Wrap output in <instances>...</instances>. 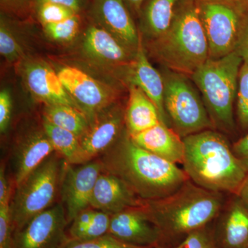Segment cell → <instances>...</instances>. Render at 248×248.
Instances as JSON below:
<instances>
[{
    "mask_svg": "<svg viewBox=\"0 0 248 248\" xmlns=\"http://www.w3.org/2000/svg\"><path fill=\"white\" fill-rule=\"evenodd\" d=\"M98 159L103 170L120 178L143 201L172 195L189 179L177 164L135 144L126 130Z\"/></svg>",
    "mask_w": 248,
    "mask_h": 248,
    "instance_id": "6da1fadb",
    "label": "cell"
},
{
    "mask_svg": "<svg viewBox=\"0 0 248 248\" xmlns=\"http://www.w3.org/2000/svg\"><path fill=\"white\" fill-rule=\"evenodd\" d=\"M183 140L182 165L191 182L205 190L236 195L248 172L223 135L210 129Z\"/></svg>",
    "mask_w": 248,
    "mask_h": 248,
    "instance_id": "7a4b0ae2",
    "label": "cell"
},
{
    "mask_svg": "<svg viewBox=\"0 0 248 248\" xmlns=\"http://www.w3.org/2000/svg\"><path fill=\"white\" fill-rule=\"evenodd\" d=\"M221 205V193L205 190L188 179L172 195L161 200H142L141 208L159 229L162 244L182 241L192 232L208 226Z\"/></svg>",
    "mask_w": 248,
    "mask_h": 248,
    "instance_id": "3957f363",
    "label": "cell"
},
{
    "mask_svg": "<svg viewBox=\"0 0 248 248\" xmlns=\"http://www.w3.org/2000/svg\"><path fill=\"white\" fill-rule=\"evenodd\" d=\"M147 43L150 53L165 68L192 76L209 59L198 4L191 0L179 1L169 29Z\"/></svg>",
    "mask_w": 248,
    "mask_h": 248,
    "instance_id": "277c9868",
    "label": "cell"
},
{
    "mask_svg": "<svg viewBox=\"0 0 248 248\" xmlns=\"http://www.w3.org/2000/svg\"><path fill=\"white\" fill-rule=\"evenodd\" d=\"M242 63V58L234 50L222 58H209L190 76L202 93L214 126L223 131L234 129L233 106Z\"/></svg>",
    "mask_w": 248,
    "mask_h": 248,
    "instance_id": "5b68a950",
    "label": "cell"
},
{
    "mask_svg": "<svg viewBox=\"0 0 248 248\" xmlns=\"http://www.w3.org/2000/svg\"><path fill=\"white\" fill-rule=\"evenodd\" d=\"M67 164L53 153L16 187L11 202L14 234L51 207Z\"/></svg>",
    "mask_w": 248,
    "mask_h": 248,
    "instance_id": "8992f818",
    "label": "cell"
},
{
    "mask_svg": "<svg viewBox=\"0 0 248 248\" xmlns=\"http://www.w3.org/2000/svg\"><path fill=\"white\" fill-rule=\"evenodd\" d=\"M164 104L173 130L184 138L213 128V122L187 76L165 68Z\"/></svg>",
    "mask_w": 248,
    "mask_h": 248,
    "instance_id": "52a82bcc",
    "label": "cell"
},
{
    "mask_svg": "<svg viewBox=\"0 0 248 248\" xmlns=\"http://www.w3.org/2000/svg\"><path fill=\"white\" fill-rule=\"evenodd\" d=\"M201 20L209 46V58L218 59L236 50L244 15L230 2L201 1Z\"/></svg>",
    "mask_w": 248,
    "mask_h": 248,
    "instance_id": "ba28073f",
    "label": "cell"
},
{
    "mask_svg": "<svg viewBox=\"0 0 248 248\" xmlns=\"http://www.w3.org/2000/svg\"><path fill=\"white\" fill-rule=\"evenodd\" d=\"M68 223L65 208L57 204L15 232L11 248H62L69 239L66 232Z\"/></svg>",
    "mask_w": 248,
    "mask_h": 248,
    "instance_id": "9c48e42d",
    "label": "cell"
},
{
    "mask_svg": "<svg viewBox=\"0 0 248 248\" xmlns=\"http://www.w3.org/2000/svg\"><path fill=\"white\" fill-rule=\"evenodd\" d=\"M58 73L67 92L90 121L100 111L115 104V90L86 72L67 66L60 68Z\"/></svg>",
    "mask_w": 248,
    "mask_h": 248,
    "instance_id": "30bf717a",
    "label": "cell"
},
{
    "mask_svg": "<svg viewBox=\"0 0 248 248\" xmlns=\"http://www.w3.org/2000/svg\"><path fill=\"white\" fill-rule=\"evenodd\" d=\"M89 16L91 22L108 32L130 51H138L141 37L123 0H93Z\"/></svg>",
    "mask_w": 248,
    "mask_h": 248,
    "instance_id": "8fae6325",
    "label": "cell"
},
{
    "mask_svg": "<svg viewBox=\"0 0 248 248\" xmlns=\"http://www.w3.org/2000/svg\"><path fill=\"white\" fill-rule=\"evenodd\" d=\"M102 170V163L98 159L76 168L67 164L62 181V197L68 223L89 208L94 186Z\"/></svg>",
    "mask_w": 248,
    "mask_h": 248,
    "instance_id": "7c38bea8",
    "label": "cell"
},
{
    "mask_svg": "<svg viewBox=\"0 0 248 248\" xmlns=\"http://www.w3.org/2000/svg\"><path fill=\"white\" fill-rule=\"evenodd\" d=\"M24 84L31 95L45 105L66 104L79 108L67 92L58 76L46 62L40 60H26L20 65Z\"/></svg>",
    "mask_w": 248,
    "mask_h": 248,
    "instance_id": "4fadbf2b",
    "label": "cell"
},
{
    "mask_svg": "<svg viewBox=\"0 0 248 248\" xmlns=\"http://www.w3.org/2000/svg\"><path fill=\"white\" fill-rule=\"evenodd\" d=\"M125 111L112 104L90 121L89 128L79 138L90 161L96 159L115 144L124 133Z\"/></svg>",
    "mask_w": 248,
    "mask_h": 248,
    "instance_id": "5bb4252c",
    "label": "cell"
},
{
    "mask_svg": "<svg viewBox=\"0 0 248 248\" xmlns=\"http://www.w3.org/2000/svg\"><path fill=\"white\" fill-rule=\"evenodd\" d=\"M108 234L126 244L140 247L161 246V233L141 205L111 215Z\"/></svg>",
    "mask_w": 248,
    "mask_h": 248,
    "instance_id": "9a60e30c",
    "label": "cell"
},
{
    "mask_svg": "<svg viewBox=\"0 0 248 248\" xmlns=\"http://www.w3.org/2000/svg\"><path fill=\"white\" fill-rule=\"evenodd\" d=\"M82 50L85 55L98 63L125 68L133 63L137 54L130 51L108 32L92 22L84 31Z\"/></svg>",
    "mask_w": 248,
    "mask_h": 248,
    "instance_id": "2e32d148",
    "label": "cell"
},
{
    "mask_svg": "<svg viewBox=\"0 0 248 248\" xmlns=\"http://www.w3.org/2000/svg\"><path fill=\"white\" fill-rule=\"evenodd\" d=\"M53 144L43 126L24 135L15 147V184L19 186L45 160L55 153Z\"/></svg>",
    "mask_w": 248,
    "mask_h": 248,
    "instance_id": "e0dca14e",
    "label": "cell"
},
{
    "mask_svg": "<svg viewBox=\"0 0 248 248\" xmlns=\"http://www.w3.org/2000/svg\"><path fill=\"white\" fill-rule=\"evenodd\" d=\"M142 200L114 174L102 170L98 177L90 207L112 215L141 205Z\"/></svg>",
    "mask_w": 248,
    "mask_h": 248,
    "instance_id": "ac0fdd59",
    "label": "cell"
},
{
    "mask_svg": "<svg viewBox=\"0 0 248 248\" xmlns=\"http://www.w3.org/2000/svg\"><path fill=\"white\" fill-rule=\"evenodd\" d=\"M126 71L129 85L138 86L151 99L157 108L161 122L170 126V124L164 108V78L148 60L143 42L139 48L135 60Z\"/></svg>",
    "mask_w": 248,
    "mask_h": 248,
    "instance_id": "d6986e66",
    "label": "cell"
},
{
    "mask_svg": "<svg viewBox=\"0 0 248 248\" xmlns=\"http://www.w3.org/2000/svg\"><path fill=\"white\" fill-rule=\"evenodd\" d=\"M135 144L173 164H183L184 143L171 127L160 122L149 129L129 135Z\"/></svg>",
    "mask_w": 248,
    "mask_h": 248,
    "instance_id": "ffe728a7",
    "label": "cell"
},
{
    "mask_svg": "<svg viewBox=\"0 0 248 248\" xmlns=\"http://www.w3.org/2000/svg\"><path fill=\"white\" fill-rule=\"evenodd\" d=\"M215 237L218 248L248 247V209L238 197L231 203Z\"/></svg>",
    "mask_w": 248,
    "mask_h": 248,
    "instance_id": "44dd1931",
    "label": "cell"
},
{
    "mask_svg": "<svg viewBox=\"0 0 248 248\" xmlns=\"http://www.w3.org/2000/svg\"><path fill=\"white\" fill-rule=\"evenodd\" d=\"M160 122L154 103L138 86L129 85V99L125 110V125L128 135L141 133Z\"/></svg>",
    "mask_w": 248,
    "mask_h": 248,
    "instance_id": "7402d4cb",
    "label": "cell"
},
{
    "mask_svg": "<svg viewBox=\"0 0 248 248\" xmlns=\"http://www.w3.org/2000/svg\"><path fill=\"white\" fill-rule=\"evenodd\" d=\"M180 0H145L140 11V35L151 42L163 35L172 23Z\"/></svg>",
    "mask_w": 248,
    "mask_h": 248,
    "instance_id": "603a6c76",
    "label": "cell"
},
{
    "mask_svg": "<svg viewBox=\"0 0 248 248\" xmlns=\"http://www.w3.org/2000/svg\"><path fill=\"white\" fill-rule=\"evenodd\" d=\"M42 126L50 139L55 153L64 159L67 164L78 166L89 162L79 138L71 132L56 126L43 120Z\"/></svg>",
    "mask_w": 248,
    "mask_h": 248,
    "instance_id": "cb8c5ba5",
    "label": "cell"
},
{
    "mask_svg": "<svg viewBox=\"0 0 248 248\" xmlns=\"http://www.w3.org/2000/svg\"><path fill=\"white\" fill-rule=\"evenodd\" d=\"M43 120L71 132L80 138L88 130L90 120L83 111L66 104L45 105Z\"/></svg>",
    "mask_w": 248,
    "mask_h": 248,
    "instance_id": "d4e9b609",
    "label": "cell"
},
{
    "mask_svg": "<svg viewBox=\"0 0 248 248\" xmlns=\"http://www.w3.org/2000/svg\"><path fill=\"white\" fill-rule=\"evenodd\" d=\"M14 17L1 13L0 17V53L10 63L20 61L24 51L15 32Z\"/></svg>",
    "mask_w": 248,
    "mask_h": 248,
    "instance_id": "484cf974",
    "label": "cell"
},
{
    "mask_svg": "<svg viewBox=\"0 0 248 248\" xmlns=\"http://www.w3.org/2000/svg\"><path fill=\"white\" fill-rule=\"evenodd\" d=\"M82 24V14L57 23L42 25L46 36L50 40L60 43H68L79 34Z\"/></svg>",
    "mask_w": 248,
    "mask_h": 248,
    "instance_id": "4316f807",
    "label": "cell"
},
{
    "mask_svg": "<svg viewBox=\"0 0 248 248\" xmlns=\"http://www.w3.org/2000/svg\"><path fill=\"white\" fill-rule=\"evenodd\" d=\"M34 14L42 26L62 22L80 14L62 5L45 2L35 4Z\"/></svg>",
    "mask_w": 248,
    "mask_h": 248,
    "instance_id": "83f0119b",
    "label": "cell"
},
{
    "mask_svg": "<svg viewBox=\"0 0 248 248\" xmlns=\"http://www.w3.org/2000/svg\"><path fill=\"white\" fill-rule=\"evenodd\" d=\"M237 115L239 123L248 129V62H243L239 75L237 90Z\"/></svg>",
    "mask_w": 248,
    "mask_h": 248,
    "instance_id": "f1b7e54d",
    "label": "cell"
},
{
    "mask_svg": "<svg viewBox=\"0 0 248 248\" xmlns=\"http://www.w3.org/2000/svg\"><path fill=\"white\" fill-rule=\"evenodd\" d=\"M62 248H155L140 247L124 243L112 235L107 234L97 239L78 241L69 239Z\"/></svg>",
    "mask_w": 248,
    "mask_h": 248,
    "instance_id": "f546056e",
    "label": "cell"
},
{
    "mask_svg": "<svg viewBox=\"0 0 248 248\" xmlns=\"http://www.w3.org/2000/svg\"><path fill=\"white\" fill-rule=\"evenodd\" d=\"M174 248H218L215 232L204 227L186 236Z\"/></svg>",
    "mask_w": 248,
    "mask_h": 248,
    "instance_id": "4dcf8cb0",
    "label": "cell"
},
{
    "mask_svg": "<svg viewBox=\"0 0 248 248\" xmlns=\"http://www.w3.org/2000/svg\"><path fill=\"white\" fill-rule=\"evenodd\" d=\"M1 13L17 19H27L34 14L35 0H0Z\"/></svg>",
    "mask_w": 248,
    "mask_h": 248,
    "instance_id": "1f68e13d",
    "label": "cell"
},
{
    "mask_svg": "<svg viewBox=\"0 0 248 248\" xmlns=\"http://www.w3.org/2000/svg\"><path fill=\"white\" fill-rule=\"evenodd\" d=\"M111 215L104 212L96 210L92 221L86 228L78 241H86L97 239L108 234L110 228Z\"/></svg>",
    "mask_w": 248,
    "mask_h": 248,
    "instance_id": "d6a6232c",
    "label": "cell"
},
{
    "mask_svg": "<svg viewBox=\"0 0 248 248\" xmlns=\"http://www.w3.org/2000/svg\"><path fill=\"white\" fill-rule=\"evenodd\" d=\"M13 236L11 204L0 205V248H11Z\"/></svg>",
    "mask_w": 248,
    "mask_h": 248,
    "instance_id": "836d02e7",
    "label": "cell"
},
{
    "mask_svg": "<svg viewBox=\"0 0 248 248\" xmlns=\"http://www.w3.org/2000/svg\"><path fill=\"white\" fill-rule=\"evenodd\" d=\"M95 213L96 210L89 208L81 212L72 221L68 234L69 239L79 240L86 228L92 221Z\"/></svg>",
    "mask_w": 248,
    "mask_h": 248,
    "instance_id": "e575fe53",
    "label": "cell"
},
{
    "mask_svg": "<svg viewBox=\"0 0 248 248\" xmlns=\"http://www.w3.org/2000/svg\"><path fill=\"white\" fill-rule=\"evenodd\" d=\"M12 111V100L9 90L0 92V131L4 133L9 127Z\"/></svg>",
    "mask_w": 248,
    "mask_h": 248,
    "instance_id": "d590c367",
    "label": "cell"
},
{
    "mask_svg": "<svg viewBox=\"0 0 248 248\" xmlns=\"http://www.w3.org/2000/svg\"><path fill=\"white\" fill-rule=\"evenodd\" d=\"M12 195V187L6 176L4 164H1L0 169V205L11 204Z\"/></svg>",
    "mask_w": 248,
    "mask_h": 248,
    "instance_id": "8d00e7d4",
    "label": "cell"
},
{
    "mask_svg": "<svg viewBox=\"0 0 248 248\" xmlns=\"http://www.w3.org/2000/svg\"><path fill=\"white\" fill-rule=\"evenodd\" d=\"M236 50L243 62H248V17H244Z\"/></svg>",
    "mask_w": 248,
    "mask_h": 248,
    "instance_id": "74e56055",
    "label": "cell"
},
{
    "mask_svg": "<svg viewBox=\"0 0 248 248\" xmlns=\"http://www.w3.org/2000/svg\"><path fill=\"white\" fill-rule=\"evenodd\" d=\"M35 4L49 2L62 5L74 10L78 14H83L89 6V0H35Z\"/></svg>",
    "mask_w": 248,
    "mask_h": 248,
    "instance_id": "f35d334b",
    "label": "cell"
},
{
    "mask_svg": "<svg viewBox=\"0 0 248 248\" xmlns=\"http://www.w3.org/2000/svg\"><path fill=\"white\" fill-rule=\"evenodd\" d=\"M232 151L248 172V134L234 143Z\"/></svg>",
    "mask_w": 248,
    "mask_h": 248,
    "instance_id": "ab89813d",
    "label": "cell"
},
{
    "mask_svg": "<svg viewBox=\"0 0 248 248\" xmlns=\"http://www.w3.org/2000/svg\"><path fill=\"white\" fill-rule=\"evenodd\" d=\"M123 1L132 14L140 16L142 5L145 0H123Z\"/></svg>",
    "mask_w": 248,
    "mask_h": 248,
    "instance_id": "60d3db41",
    "label": "cell"
},
{
    "mask_svg": "<svg viewBox=\"0 0 248 248\" xmlns=\"http://www.w3.org/2000/svg\"><path fill=\"white\" fill-rule=\"evenodd\" d=\"M236 195H237L238 198L242 202V203L246 205V208L248 209V175L245 179L242 186L240 187Z\"/></svg>",
    "mask_w": 248,
    "mask_h": 248,
    "instance_id": "b9f144b4",
    "label": "cell"
},
{
    "mask_svg": "<svg viewBox=\"0 0 248 248\" xmlns=\"http://www.w3.org/2000/svg\"><path fill=\"white\" fill-rule=\"evenodd\" d=\"M231 3L244 16L248 14V0H232Z\"/></svg>",
    "mask_w": 248,
    "mask_h": 248,
    "instance_id": "7bdbcfd3",
    "label": "cell"
},
{
    "mask_svg": "<svg viewBox=\"0 0 248 248\" xmlns=\"http://www.w3.org/2000/svg\"><path fill=\"white\" fill-rule=\"evenodd\" d=\"M201 1H221V2H230L231 3V1L232 0H201Z\"/></svg>",
    "mask_w": 248,
    "mask_h": 248,
    "instance_id": "ee69618b",
    "label": "cell"
},
{
    "mask_svg": "<svg viewBox=\"0 0 248 248\" xmlns=\"http://www.w3.org/2000/svg\"><path fill=\"white\" fill-rule=\"evenodd\" d=\"M155 248H166L164 247V246H158V247H156Z\"/></svg>",
    "mask_w": 248,
    "mask_h": 248,
    "instance_id": "f6af8a7d",
    "label": "cell"
},
{
    "mask_svg": "<svg viewBox=\"0 0 248 248\" xmlns=\"http://www.w3.org/2000/svg\"><path fill=\"white\" fill-rule=\"evenodd\" d=\"M246 248H248V247H246Z\"/></svg>",
    "mask_w": 248,
    "mask_h": 248,
    "instance_id": "bcb514c9",
    "label": "cell"
}]
</instances>
